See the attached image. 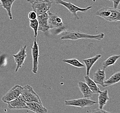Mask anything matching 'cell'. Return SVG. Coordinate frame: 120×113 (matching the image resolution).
Returning a JSON list of instances; mask_svg holds the SVG:
<instances>
[{"mask_svg":"<svg viewBox=\"0 0 120 113\" xmlns=\"http://www.w3.org/2000/svg\"><path fill=\"white\" fill-rule=\"evenodd\" d=\"M63 35L61 37L60 39L62 40H77L81 39H90L101 41L104 38L105 34L103 33H100L96 35H91L84 33L79 31H70L64 32Z\"/></svg>","mask_w":120,"mask_h":113,"instance_id":"1","label":"cell"},{"mask_svg":"<svg viewBox=\"0 0 120 113\" xmlns=\"http://www.w3.org/2000/svg\"><path fill=\"white\" fill-rule=\"evenodd\" d=\"M96 15L110 22H117L120 21V10L114 8H101L96 12Z\"/></svg>","mask_w":120,"mask_h":113,"instance_id":"2","label":"cell"},{"mask_svg":"<svg viewBox=\"0 0 120 113\" xmlns=\"http://www.w3.org/2000/svg\"><path fill=\"white\" fill-rule=\"evenodd\" d=\"M47 13L49 15L48 24L50 29H55V33L57 34H59L62 32L66 31V28L62 19L57 14L52 13L50 11Z\"/></svg>","mask_w":120,"mask_h":113,"instance_id":"3","label":"cell"},{"mask_svg":"<svg viewBox=\"0 0 120 113\" xmlns=\"http://www.w3.org/2000/svg\"><path fill=\"white\" fill-rule=\"evenodd\" d=\"M56 4L61 5L65 7L71 13L74 18L76 20H79V18L77 13L78 12H82L85 13L93 8L92 6H89L86 8H81L77 6L72 4L70 2H66L63 0H53Z\"/></svg>","mask_w":120,"mask_h":113,"instance_id":"4","label":"cell"},{"mask_svg":"<svg viewBox=\"0 0 120 113\" xmlns=\"http://www.w3.org/2000/svg\"><path fill=\"white\" fill-rule=\"evenodd\" d=\"M21 95L26 102H36L43 105L40 97L30 85H26L23 87Z\"/></svg>","mask_w":120,"mask_h":113,"instance_id":"5","label":"cell"},{"mask_svg":"<svg viewBox=\"0 0 120 113\" xmlns=\"http://www.w3.org/2000/svg\"><path fill=\"white\" fill-rule=\"evenodd\" d=\"M31 4L33 11L38 16L49 11L52 6V2L49 0H41Z\"/></svg>","mask_w":120,"mask_h":113,"instance_id":"6","label":"cell"},{"mask_svg":"<svg viewBox=\"0 0 120 113\" xmlns=\"http://www.w3.org/2000/svg\"><path fill=\"white\" fill-rule=\"evenodd\" d=\"M64 103L66 106L77 107L82 108L90 107L97 104V102L96 101L84 97L76 99L66 100Z\"/></svg>","mask_w":120,"mask_h":113,"instance_id":"7","label":"cell"},{"mask_svg":"<svg viewBox=\"0 0 120 113\" xmlns=\"http://www.w3.org/2000/svg\"><path fill=\"white\" fill-rule=\"evenodd\" d=\"M22 90L23 87L21 86H14L2 97V100L4 103L8 104L19 96L21 94Z\"/></svg>","mask_w":120,"mask_h":113,"instance_id":"8","label":"cell"},{"mask_svg":"<svg viewBox=\"0 0 120 113\" xmlns=\"http://www.w3.org/2000/svg\"><path fill=\"white\" fill-rule=\"evenodd\" d=\"M26 47L27 46L25 45L21 48L17 53L13 55L14 61L16 64V67L15 70L16 72L18 71L19 68H21L24 64L25 59L27 57Z\"/></svg>","mask_w":120,"mask_h":113,"instance_id":"9","label":"cell"},{"mask_svg":"<svg viewBox=\"0 0 120 113\" xmlns=\"http://www.w3.org/2000/svg\"><path fill=\"white\" fill-rule=\"evenodd\" d=\"M31 51L33 59V67L32 71L33 74H36L38 71L39 50L38 44L37 42L36 38L35 39L33 43V46L31 48Z\"/></svg>","mask_w":120,"mask_h":113,"instance_id":"10","label":"cell"},{"mask_svg":"<svg viewBox=\"0 0 120 113\" xmlns=\"http://www.w3.org/2000/svg\"><path fill=\"white\" fill-rule=\"evenodd\" d=\"M26 102L20 95L15 99L12 100L8 103V107L10 109L21 110V109H27L26 105Z\"/></svg>","mask_w":120,"mask_h":113,"instance_id":"11","label":"cell"},{"mask_svg":"<svg viewBox=\"0 0 120 113\" xmlns=\"http://www.w3.org/2000/svg\"><path fill=\"white\" fill-rule=\"evenodd\" d=\"M49 15L47 13L37 16V19L38 23V30L45 32L50 29L48 24Z\"/></svg>","mask_w":120,"mask_h":113,"instance_id":"12","label":"cell"},{"mask_svg":"<svg viewBox=\"0 0 120 113\" xmlns=\"http://www.w3.org/2000/svg\"><path fill=\"white\" fill-rule=\"evenodd\" d=\"M106 77L105 69H98L94 74L93 80L98 84L104 88V81Z\"/></svg>","mask_w":120,"mask_h":113,"instance_id":"13","label":"cell"},{"mask_svg":"<svg viewBox=\"0 0 120 113\" xmlns=\"http://www.w3.org/2000/svg\"><path fill=\"white\" fill-rule=\"evenodd\" d=\"M28 110L36 113H47L48 110L43 105L36 102H26Z\"/></svg>","mask_w":120,"mask_h":113,"instance_id":"14","label":"cell"},{"mask_svg":"<svg viewBox=\"0 0 120 113\" xmlns=\"http://www.w3.org/2000/svg\"><path fill=\"white\" fill-rule=\"evenodd\" d=\"M101 57V54H98L93 57L86 58L83 60V61L86 68V75L87 76L90 75V71L94 64L96 63L97 61Z\"/></svg>","mask_w":120,"mask_h":113,"instance_id":"15","label":"cell"},{"mask_svg":"<svg viewBox=\"0 0 120 113\" xmlns=\"http://www.w3.org/2000/svg\"><path fill=\"white\" fill-rule=\"evenodd\" d=\"M78 85L79 90L83 94L84 98L90 99L93 96L94 93L86 83L82 81H79L78 82Z\"/></svg>","mask_w":120,"mask_h":113,"instance_id":"16","label":"cell"},{"mask_svg":"<svg viewBox=\"0 0 120 113\" xmlns=\"http://www.w3.org/2000/svg\"><path fill=\"white\" fill-rule=\"evenodd\" d=\"M98 96V108L103 109L104 106L106 105L107 102L109 100L108 91L107 90H105L103 91H101L99 93Z\"/></svg>","mask_w":120,"mask_h":113,"instance_id":"17","label":"cell"},{"mask_svg":"<svg viewBox=\"0 0 120 113\" xmlns=\"http://www.w3.org/2000/svg\"><path fill=\"white\" fill-rule=\"evenodd\" d=\"M15 0H0L2 7L5 9L7 12L9 18L11 20L13 19L11 10L12 5Z\"/></svg>","mask_w":120,"mask_h":113,"instance_id":"18","label":"cell"},{"mask_svg":"<svg viewBox=\"0 0 120 113\" xmlns=\"http://www.w3.org/2000/svg\"><path fill=\"white\" fill-rule=\"evenodd\" d=\"M120 80V71L117 72L108 80L104 81V88L109 87L118 83Z\"/></svg>","mask_w":120,"mask_h":113,"instance_id":"19","label":"cell"},{"mask_svg":"<svg viewBox=\"0 0 120 113\" xmlns=\"http://www.w3.org/2000/svg\"><path fill=\"white\" fill-rule=\"evenodd\" d=\"M84 80L86 82L85 83L87 84L94 94H98L101 91L97 84L93 80L90 78L89 76H85Z\"/></svg>","mask_w":120,"mask_h":113,"instance_id":"20","label":"cell"},{"mask_svg":"<svg viewBox=\"0 0 120 113\" xmlns=\"http://www.w3.org/2000/svg\"><path fill=\"white\" fill-rule=\"evenodd\" d=\"M119 55H113L109 57L106 60L104 61L102 63V69H105L109 67L114 65L116 61L120 58Z\"/></svg>","mask_w":120,"mask_h":113,"instance_id":"21","label":"cell"},{"mask_svg":"<svg viewBox=\"0 0 120 113\" xmlns=\"http://www.w3.org/2000/svg\"><path fill=\"white\" fill-rule=\"evenodd\" d=\"M62 61L65 63H68L77 68H83L85 67L84 64L81 63L76 58L64 59Z\"/></svg>","mask_w":120,"mask_h":113,"instance_id":"22","label":"cell"},{"mask_svg":"<svg viewBox=\"0 0 120 113\" xmlns=\"http://www.w3.org/2000/svg\"><path fill=\"white\" fill-rule=\"evenodd\" d=\"M30 27L33 29L34 32V37L36 38L38 35V21L37 19L30 20Z\"/></svg>","mask_w":120,"mask_h":113,"instance_id":"23","label":"cell"},{"mask_svg":"<svg viewBox=\"0 0 120 113\" xmlns=\"http://www.w3.org/2000/svg\"><path fill=\"white\" fill-rule=\"evenodd\" d=\"M37 16H38L36 13V12L34 11H30L28 14V18L30 20H33L37 19Z\"/></svg>","mask_w":120,"mask_h":113,"instance_id":"24","label":"cell"},{"mask_svg":"<svg viewBox=\"0 0 120 113\" xmlns=\"http://www.w3.org/2000/svg\"><path fill=\"white\" fill-rule=\"evenodd\" d=\"M113 3V8H117L120 4V0H111Z\"/></svg>","mask_w":120,"mask_h":113,"instance_id":"25","label":"cell"},{"mask_svg":"<svg viewBox=\"0 0 120 113\" xmlns=\"http://www.w3.org/2000/svg\"><path fill=\"white\" fill-rule=\"evenodd\" d=\"M92 112H94V113H109V112L104 110L103 109H100L99 108L96 109L94 110H93Z\"/></svg>","mask_w":120,"mask_h":113,"instance_id":"26","label":"cell"},{"mask_svg":"<svg viewBox=\"0 0 120 113\" xmlns=\"http://www.w3.org/2000/svg\"><path fill=\"white\" fill-rule=\"evenodd\" d=\"M40 0H26V1L27 2L31 3V4H33V3H34V2H36L37 1H40Z\"/></svg>","mask_w":120,"mask_h":113,"instance_id":"27","label":"cell"},{"mask_svg":"<svg viewBox=\"0 0 120 113\" xmlns=\"http://www.w3.org/2000/svg\"><path fill=\"white\" fill-rule=\"evenodd\" d=\"M92 0V1H93V2H96V0Z\"/></svg>","mask_w":120,"mask_h":113,"instance_id":"28","label":"cell"},{"mask_svg":"<svg viewBox=\"0 0 120 113\" xmlns=\"http://www.w3.org/2000/svg\"><path fill=\"white\" fill-rule=\"evenodd\" d=\"M110 0V1H111V0Z\"/></svg>","mask_w":120,"mask_h":113,"instance_id":"29","label":"cell"},{"mask_svg":"<svg viewBox=\"0 0 120 113\" xmlns=\"http://www.w3.org/2000/svg\"><path fill=\"white\" fill-rule=\"evenodd\" d=\"M1 4V2H0V4Z\"/></svg>","mask_w":120,"mask_h":113,"instance_id":"30","label":"cell"}]
</instances>
